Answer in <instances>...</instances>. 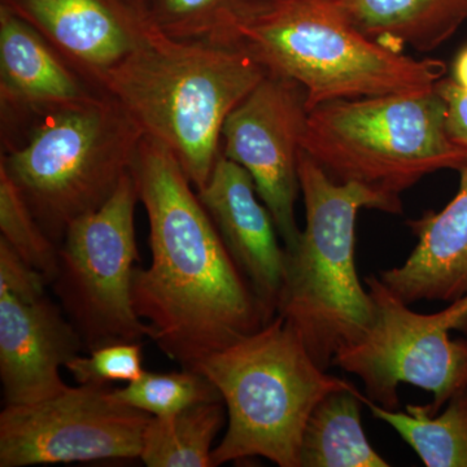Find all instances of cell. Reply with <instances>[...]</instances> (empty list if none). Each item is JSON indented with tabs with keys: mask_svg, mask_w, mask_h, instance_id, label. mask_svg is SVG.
I'll list each match as a JSON object with an SVG mask.
<instances>
[{
	"mask_svg": "<svg viewBox=\"0 0 467 467\" xmlns=\"http://www.w3.org/2000/svg\"><path fill=\"white\" fill-rule=\"evenodd\" d=\"M131 174L152 254L150 267L134 269V309L159 348L195 370L269 321L173 153L143 137Z\"/></svg>",
	"mask_w": 467,
	"mask_h": 467,
	"instance_id": "obj_1",
	"label": "cell"
},
{
	"mask_svg": "<svg viewBox=\"0 0 467 467\" xmlns=\"http://www.w3.org/2000/svg\"><path fill=\"white\" fill-rule=\"evenodd\" d=\"M265 76L236 46L182 41L152 26L99 88L128 110L144 137L173 153L198 192L223 155L227 117Z\"/></svg>",
	"mask_w": 467,
	"mask_h": 467,
	"instance_id": "obj_2",
	"label": "cell"
},
{
	"mask_svg": "<svg viewBox=\"0 0 467 467\" xmlns=\"http://www.w3.org/2000/svg\"><path fill=\"white\" fill-rule=\"evenodd\" d=\"M233 46L265 69L303 86L306 104L435 90L447 66L368 38L339 0H270L239 27Z\"/></svg>",
	"mask_w": 467,
	"mask_h": 467,
	"instance_id": "obj_3",
	"label": "cell"
},
{
	"mask_svg": "<svg viewBox=\"0 0 467 467\" xmlns=\"http://www.w3.org/2000/svg\"><path fill=\"white\" fill-rule=\"evenodd\" d=\"M297 171L306 226L295 247L285 248L276 315L299 333L312 358L327 370L340 350L367 334L376 316L374 301L356 270L358 211H395L382 196L359 184L334 182L303 149Z\"/></svg>",
	"mask_w": 467,
	"mask_h": 467,
	"instance_id": "obj_4",
	"label": "cell"
},
{
	"mask_svg": "<svg viewBox=\"0 0 467 467\" xmlns=\"http://www.w3.org/2000/svg\"><path fill=\"white\" fill-rule=\"evenodd\" d=\"M196 371L218 389L227 430L212 451V467L264 457L300 467L304 430L330 392L353 389L318 367L299 333L276 315L256 333L199 362Z\"/></svg>",
	"mask_w": 467,
	"mask_h": 467,
	"instance_id": "obj_5",
	"label": "cell"
},
{
	"mask_svg": "<svg viewBox=\"0 0 467 467\" xmlns=\"http://www.w3.org/2000/svg\"><path fill=\"white\" fill-rule=\"evenodd\" d=\"M26 128L24 140L3 144L0 167L60 245L67 226L99 209L130 173L144 134L104 91L36 117Z\"/></svg>",
	"mask_w": 467,
	"mask_h": 467,
	"instance_id": "obj_6",
	"label": "cell"
},
{
	"mask_svg": "<svg viewBox=\"0 0 467 467\" xmlns=\"http://www.w3.org/2000/svg\"><path fill=\"white\" fill-rule=\"evenodd\" d=\"M301 149L334 182L378 193L395 214L402 213L401 193L423 177L467 165L436 90L319 104L309 110Z\"/></svg>",
	"mask_w": 467,
	"mask_h": 467,
	"instance_id": "obj_7",
	"label": "cell"
},
{
	"mask_svg": "<svg viewBox=\"0 0 467 467\" xmlns=\"http://www.w3.org/2000/svg\"><path fill=\"white\" fill-rule=\"evenodd\" d=\"M364 282L376 309L373 324L335 356L333 367L358 377L365 396L384 409H399V386L407 383L432 393L426 408L439 413L467 389V339L451 335L456 328L467 331V296L425 315L409 308L379 276L368 275Z\"/></svg>",
	"mask_w": 467,
	"mask_h": 467,
	"instance_id": "obj_8",
	"label": "cell"
},
{
	"mask_svg": "<svg viewBox=\"0 0 467 467\" xmlns=\"http://www.w3.org/2000/svg\"><path fill=\"white\" fill-rule=\"evenodd\" d=\"M138 202L130 171L99 209L67 226L58 245L51 285L88 350L149 337L131 297L134 264L140 260L134 225Z\"/></svg>",
	"mask_w": 467,
	"mask_h": 467,
	"instance_id": "obj_9",
	"label": "cell"
},
{
	"mask_svg": "<svg viewBox=\"0 0 467 467\" xmlns=\"http://www.w3.org/2000/svg\"><path fill=\"white\" fill-rule=\"evenodd\" d=\"M150 414L126 405L109 386L78 384L0 413V467L135 460Z\"/></svg>",
	"mask_w": 467,
	"mask_h": 467,
	"instance_id": "obj_10",
	"label": "cell"
},
{
	"mask_svg": "<svg viewBox=\"0 0 467 467\" xmlns=\"http://www.w3.org/2000/svg\"><path fill=\"white\" fill-rule=\"evenodd\" d=\"M308 113L303 86L266 73L227 117L221 138L223 155L254 178L285 250L295 247L301 233L295 202L300 192L297 167Z\"/></svg>",
	"mask_w": 467,
	"mask_h": 467,
	"instance_id": "obj_11",
	"label": "cell"
},
{
	"mask_svg": "<svg viewBox=\"0 0 467 467\" xmlns=\"http://www.w3.org/2000/svg\"><path fill=\"white\" fill-rule=\"evenodd\" d=\"M85 348L81 335L45 290L0 291V382L5 407L67 391L60 376Z\"/></svg>",
	"mask_w": 467,
	"mask_h": 467,
	"instance_id": "obj_12",
	"label": "cell"
},
{
	"mask_svg": "<svg viewBox=\"0 0 467 467\" xmlns=\"http://www.w3.org/2000/svg\"><path fill=\"white\" fill-rule=\"evenodd\" d=\"M0 5L30 24L98 88L152 27L131 0H0Z\"/></svg>",
	"mask_w": 467,
	"mask_h": 467,
	"instance_id": "obj_13",
	"label": "cell"
},
{
	"mask_svg": "<svg viewBox=\"0 0 467 467\" xmlns=\"http://www.w3.org/2000/svg\"><path fill=\"white\" fill-rule=\"evenodd\" d=\"M196 192L270 321L284 284L285 250L272 213L257 199L254 178L221 155L207 184Z\"/></svg>",
	"mask_w": 467,
	"mask_h": 467,
	"instance_id": "obj_14",
	"label": "cell"
},
{
	"mask_svg": "<svg viewBox=\"0 0 467 467\" xmlns=\"http://www.w3.org/2000/svg\"><path fill=\"white\" fill-rule=\"evenodd\" d=\"M100 92L30 24L0 5L3 138L16 134L36 117L85 103Z\"/></svg>",
	"mask_w": 467,
	"mask_h": 467,
	"instance_id": "obj_15",
	"label": "cell"
},
{
	"mask_svg": "<svg viewBox=\"0 0 467 467\" xmlns=\"http://www.w3.org/2000/svg\"><path fill=\"white\" fill-rule=\"evenodd\" d=\"M459 173V192L441 212L408 221L418 243L407 261L378 275L409 306L467 296V165Z\"/></svg>",
	"mask_w": 467,
	"mask_h": 467,
	"instance_id": "obj_16",
	"label": "cell"
},
{
	"mask_svg": "<svg viewBox=\"0 0 467 467\" xmlns=\"http://www.w3.org/2000/svg\"><path fill=\"white\" fill-rule=\"evenodd\" d=\"M359 32L400 51L429 52L467 23V0H339Z\"/></svg>",
	"mask_w": 467,
	"mask_h": 467,
	"instance_id": "obj_17",
	"label": "cell"
},
{
	"mask_svg": "<svg viewBox=\"0 0 467 467\" xmlns=\"http://www.w3.org/2000/svg\"><path fill=\"white\" fill-rule=\"evenodd\" d=\"M362 405L356 387L326 395L304 430L300 467H389L365 434Z\"/></svg>",
	"mask_w": 467,
	"mask_h": 467,
	"instance_id": "obj_18",
	"label": "cell"
},
{
	"mask_svg": "<svg viewBox=\"0 0 467 467\" xmlns=\"http://www.w3.org/2000/svg\"><path fill=\"white\" fill-rule=\"evenodd\" d=\"M377 420L387 423L416 451L427 467H467V389L451 396L441 413L431 414L426 405L389 410L362 395Z\"/></svg>",
	"mask_w": 467,
	"mask_h": 467,
	"instance_id": "obj_19",
	"label": "cell"
},
{
	"mask_svg": "<svg viewBox=\"0 0 467 467\" xmlns=\"http://www.w3.org/2000/svg\"><path fill=\"white\" fill-rule=\"evenodd\" d=\"M226 413L223 400H211L171 417L150 418L140 460L149 467H212L214 439Z\"/></svg>",
	"mask_w": 467,
	"mask_h": 467,
	"instance_id": "obj_20",
	"label": "cell"
},
{
	"mask_svg": "<svg viewBox=\"0 0 467 467\" xmlns=\"http://www.w3.org/2000/svg\"><path fill=\"white\" fill-rule=\"evenodd\" d=\"M270 0H144L150 24L182 41L233 46L239 27L247 24Z\"/></svg>",
	"mask_w": 467,
	"mask_h": 467,
	"instance_id": "obj_21",
	"label": "cell"
},
{
	"mask_svg": "<svg viewBox=\"0 0 467 467\" xmlns=\"http://www.w3.org/2000/svg\"><path fill=\"white\" fill-rule=\"evenodd\" d=\"M113 392L124 404L159 418L174 416L199 402L223 400L208 378L190 368L174 373L144 371L142 377Z\"/></svg>",
	"mask_w": 467,
	"mask_h": 467,
	"instance_id": "obj_22",
	"label": "cell"
},
{
	"mask_svg": "<svg viewBox=\"0 0 467 467\" xmlns=\"http://www.w3.org/2000/svg\"><path fill=\"white\" fill-rule=\"evenodd\" d=\"M0 238L16 251L27 265L54 282L58 267V245L34 217L23 193L0 167Z\"/></svg>",
	"mask_w": 467,
	"mask_h": 467,
	"instance_id": "obj_23",
	"label": "cell"
},
{
	"mask_svg": "<svg viewBox=\"0 0 467 467\" xmlns=\"http://www.w3.org/2000/svg\"><path fill=\"white\" fill-rule=\"evenodd\" d=\"M78 384L109 386L112 382L131 383L144 374L142 343L107 344L76 356L66 365Z\"/></svg>",
	"mask_w": 467,
	"mask_h": 467,
	"instance_id": "obj_24",
	"label": "cell"
},
{
	"mask_svg": "<svg viewBox=\"0 0 467 467\" xmlns=\"http://www.w3.org/2000/svg\"><path fill=\"white\" fill-rule=\"evenodd\" d=\"M445 104V119L451 140L467 150V45L451 63L450 75L435 86Z\"/></svg>",
	"mask_w": 467,
	"mask_h": 467,
	"instance_id": "obj_25",
	"label": "cell"
},
{
	"mask_svg": "<svg viewBox=\"0 0 467 467\" xmlns=\"http://www.w3.org/2000/svg\"><path fill=\"white\" fill-rule=\"evenodd\" d=\"M131 2H134L143 11L144 0H131Z\"/></svg>",
	"mask_w": 467,
	"mask_h": 467,
	"instance_id": "obj_26",
	"label": "cell"
}]
</instances>
